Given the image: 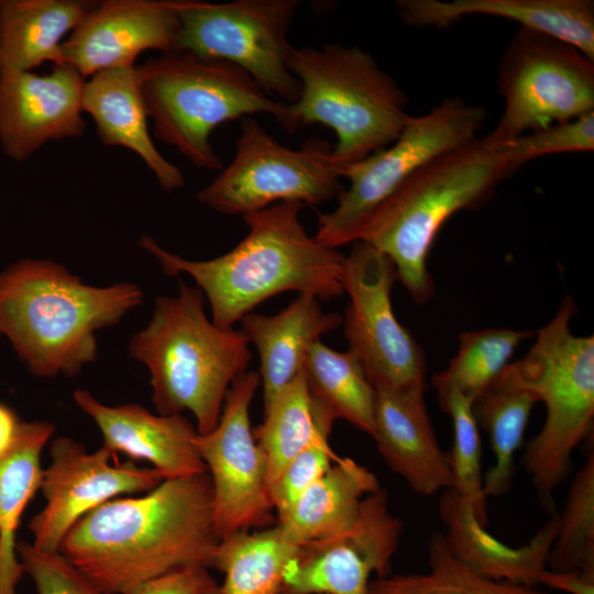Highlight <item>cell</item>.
<instances>
[{
	"instance_id": "cell-7",
	"label": "cell",
	"mask_w": 594,
	"mask_h": 594,
	"mask_svg": "<svg viewBox=\"0 0 594 594\" xmlns=\"http://www.w3.org/2000/svg\"><path fill=\"white\" fill-rule=\"evenodd\" d=\"M287 64L301 87L289 103L297 130L312 123L332 129V156L341 168L389 145L410 116L405 92L361 47L293 46Z\"/></svg>"
},
{
	"instance_id": "cell-18",
	"label": "cell",
	"mask_w": 594,
	"mask_h": 594,
	"mask_svg": "<svg viewBox=\"0 0 594 594\" xmlns=\"http://www.w3.org/2000/svg\"><path fill=\"white\" fill-rule=\"evenodd\" d=\"M177 32L172 0L95 2L63 43L64 64L85 79L102 70L135 66L145 51L173 52Z\"/></svg>"
},
{
	"instance_id": "cell-12",
	"label": "cell",
	"mask_w": 594,
	"mask_h": 594,
	"mask_svg": "<svg viewBox=\"0 0 594 594\" xmlns=\"http://www.w3.org/2000/svg\"><path fill=\"white\" fill-rule=\"evenodd\" d=\"M497 81L504 111L485 136L494 145L594 111V61L539 32L519 28L503 53Z\"/></svg>"
},
{
	"instance_id": "cell-29",
	"label": "cell",
	"mask_w": 594,
	"mask_h": 594,
	"mask_svg": "<svg viewBox=\"0 0 594 594\" xmlns=\"http://www.w3.org/2000/svg\"><path fill=\"white\" fill-rule=\"evenodd\" d=\"M336 419L311 398L302 370L264 406V420L253 432L266 460L267 484Z\"/></svg>"
},
{
	"instance_id": "cell-4",
	"label": "cell",
	"mask_w": 594,
	"mask_h": 594,
	"mask_svg": "<svg viewBox=\"0 0 594 594\" xmlns=\"http://www.w3.org/2000/svg\"><path fill=\"white\" fill-rule=\"evenodd\" d=\"M249 344L242 330L209 320L200 289L179 280L175 296L156 298L152 319L131 338L129 351L150 371L157 414L189 411L202 435L216 427L231 384L246 372Z\"/></svg>"
},
{
	"instance_id": "cell-35",
	"label": "cell",
	"mask_w": 594,
	"mask_h": 594,
	"mask_svg": "<svg viewBox=\"0 0 594 594\" xmlns=\"http://www.w3.org/2000/svg\"><path fill=\"white\" fill-rule=\"evenodd\" d=\"M439 405L451 417L453 425V446L447 453L453 479L451 488L469 505L476 520L486 527L487 496L483 486L481 438L473 402L451 393L439 398Z\"/></svg>"
},
{
	"instance_id": "cell-15",
	"label": "cell",
	"mask_w": 594,
	"mask_h": 594,
	"mask_svg": "<svg viewBox=\"0 0 594 594\" xmlns=\"http://www.w3.org/2000/svg\"><path fill=\"white\" fill-rule=\"evenodd\" d=\"M40 486L45 506L28 525L31 543L44 552H58L70 528L100 505L121 495L147 493L165 480L152 466L111 462L114 454L103 446L90 453L68 437L55 438Z\"/></svg>"
},
{
	"instance_id": "cell-34",
	"label": "cell",
	"mask_w": 594,
	"mask_h": 594,
	"mask_svg": "<svg viewBox=\"0 0 594 594\" xmlns=\"http://www.w3.org/2000/svg\"><path fill=\"white\" fill-rule=\"evenodd\" d=\"M547 564L552 571H594L593 449L572 480Z\"/></svg>"
},
{
	"instance_id": "cell-13",
	"label": "cell",
	"mask_w": 594,
	"mask_h": 594,
	"mask_svg": "<svg viewBox=\"0 0 594 594\" xmlns=\"http://www.w3.org/2000/svg\"><path fill=\"white\" fill-rule=\"evenodd\" d=\"M398 279L393 262L370 244L356 241L344 262L343 290L349 296L344 336L373 387L387 386L425 395L426 358L397 320L391 300Z\"/></svg>"
},
{
	"instance_id": "cell-31",
	"label": "cell",
	"mask_w": 594,
	"mask_h": 594,
	"mask_svg": "<svg viewBox=\"0 0 594 594\" xmlns=\"http://www.w3.org/2000/svg\"><path fill=\"white\" fill-rule=\"evenodd\" d=\"M304 372L320 408L372 436L374 387L352 352H339L317 341L307 353Z\"/></svg>"
},
{
	"instance_id": "cell-33",
	"label": "cell",
	"mask_w": 594,
	"mask_h": 594,
	"mask_svg": "<svg viewBox=\"0 0 594 594\" xmlns=\"http://www.w3.org/2000/svg\"><path fill=\"white\" fill-rule=\"evenodd\" d=\"M528 330L482 329L462 332L448 366L432 376L438 399L457 393L473 403L509 364Z\"/></svg>"
},
{
	"instance_id": "cell-1",
	"label": "cell",
	"mask_w": 594,
	"mask_h": 594,
	"mask_svg": "<svg viewBox=\"0 0 594 594\" xmlns=\"http://www.w3.org/2000/svg\"><path fill=\"white\" fill-rule=\"evenodd\" d=\"M219 541L204 472L100 505L70 528L58 552L101 594H130L178 566L212 568Z\"/></svg>"
},
{
	"instance_id": "cell-37",
	"label": "cell",
	"mask_w": 594,
	"mask_h": 594,
	"mask_svg": "<svg viewBox=\"0 0 594 594\" xmlns=\"http://www.w3.org/2000/svg\"><path fill=\"white\" fill-rule=\"evenodd\" d=\"M330 431L321 432L294 457L270 485L268 494L276 522L283 519L299 497L332 466L339 457L329 444Z\"/></svg>"
},
{
	"instance_id": "cell-14",
	"label": "cell",
	"mask_w": 594,
	"mask_h": 594,
	"mask_svg": "<svg viewBox=\"0 0 594 594\" xmlns=\"http://www.w3.org/2000/svg\"><path fill=\"white\" fill-rule=\"evenodd\" d=\"M258 386L257 372L237 377L226 395L216 427L196 438L211 482L215 528L220 540L274 524L266 460L250 420L251 403Z\"/></svg>"
},
{
	"instance_id": "cell-36",
	"label": "cell",
	"mask_w": 594,
	"mask_h": 594,
	"mask_svg": "<svg viewBox=\"0 0 594 594\" xmlns=\"http://www.w3.org/2000/svg\"><path fill=\"white\" fill-rule=\"evenodd\" d=\"M497 145L505 152L510 174L525 163L544 155L592 152L594 150V111L528 132Z\"/></svg>"
},
{
	"instance_id": "cell-6",
	"label": "cell",
	"mask_w": 594,
	"mask_h": 594,
	"mask_svg": "<svg viewBox=\"0 0 594 594\" xmlns=\"http://www.w3.org/2000/svg\"><path fill=\"white\" fill-rule=\"evenodd\" d=\"M136 69L155 138L199 168H223L210 136L224 122L266 113L286 132L297 130L289 103L271 98L244 70L230 63L169 52Z\"/></svg>"
},
{
	"instance_id": "cell-39",
	"label": "cell",
	"mask_w": 594,
	"mask_h": 594,
	"mask_svg": "<svg viewBox=\"0 0 594 594\" xmlns=\"http://www.w3.org/2000/svg\"><path fill=\"white\" fill-rule=\"evenodd\" d=\"M130 594H221V588L209 568L188 564L145 582Z\"/></svg>"
},
{
	"instance_id": "cell-17",
	"label": "cell",
	"mask_w": 594,
	"mask_h": 594,
	"mask_svg": "<svg viewBox=\"0 0 594 594\" xmlns=\"http://www.w3.org/2000/svg\"><path fill=\"white\" fill-rule=\"evenodd\" d=\"M86 79L70 65L50 73L0 72V148L23 163L45 143L80 138L86 131Z\"/></svg>"
},
{
	"instance_id": "cell-40",
	"label": "cell",
	"mask_w": 594,
	"mask_h": 594,
	"mask_svg": "<svg viewBox=\"0 0 594 594\" xmlns=\"http://www.w3.org/2000/svg\"><path fill=\"white\" fill-rule=\"evenodd\" d=\"M539 584L569 594H594V571H552L544 570Z\"/></svg>"
},
{
	"instance_id": "cell-2",
	"label": "cell",
	"mask_w": 594,
	"mask_h": 594,
	"mask_svg": "<svg viewBox=\"0 0 594 594\" xmlns=\"http://www.w3.org/2000/svg\"><path fill=\"white\" fill-rule=\"evenodd\" d=\"M305 207L283 201L243 216L245 238L229 252L193 261L163 249L144 234L139 245L169 276L189 275L209 301L211 321L223 329L264 300L284 292L329 300L344 294L345 256L307 233L300 221Z\"/></svg>"
},
{
	"instance_id": "cell-22",
	"label": "cell",
	"mask_w": 594,
	"mask_h": 594,
	"mask_svg": "<svg viewBox=\"0 0 594 594\" xmlns=\"http://www.w3.org/2000/svg\"><path fill=\"white\" fill-rule=\"evenodd\" d=\"M82 110L94 119L105 145L136 154L165 191L184 187L183 172L161 154L151 138L136 66L102 70L86 80Z\"/></svg>"
},
{
	"instance_id": "cell-20",
	"label": "cell",
	"mask_w": 594,
	"mask_h": 594,
	"mask_svg": "<svg viewBox=\"0 0 594 594\" xmlns=\"http://www.w3.org/2000/svg\"><path fill=\"white\" fill-rule=\"evenodd\" d=\"M372 438L386 464L417 494L431 496L451 488L447 453L435 435L425 395L374 387Z\"/></svg>"
},
{
	"instance_id": "cell-30",
	"label": "cell",
	"mask_w": 594,
	"mask_h": 594,
	"mask_svg": "<svg viewBox=\"0 0 594 594\" xmlns=\"http://www.w3.org/2000/svg\"><path fill=\"white\" fill-rule=\"evenodd\" d=\"M298 548L277 524L222 538L212 566L224 576L221 594H279L286 568Z\"/></svg>"
},
{
	"instance_id": "cell-21",
	"label": "cell",
	"mask_w": 594,
	"mask_h": 594,
	"mask_svg": "<svg viewBox=\"0 0 594 594\" xmlns=\"http://www.w3.org/2000/svg\"><path fill=\"white\" fill-rule=\"evenodd\" d=\"M402 19L415 26L444 28L470 15L516 21L520 28L568 43L594 61L591 0H399Z\"/></svg>"
},
{
	"instance_id": "cell-38",
	"label": "cell",
	"mask_w": 594,
	"mask_h": 594,
	"mask_svg": "<svg viewBox=\"0 0 594 594\" xmlns=\"http://www.w3.org/2000/svg\"><path fill=\"white\" fill-rule=\"evenodd\" d=\"M16 552L37 594H101L95 584L59 552H44L26 541Z\"/></svg>"
},
{
	"instance_id": "cell-24",
	"label": "cell",
	"mask_w": 594,
	"mask_h": 594,
	"mask_svg": "<svg viewBox=\"0 0 594 594\" xmlns=\"http://www.w3.org/2000/svg\"><path fill=\"white\" fill-rule=\"evenodd\" d=\"M342 321L305 294L276 315L249 312L241 319L243 333L258 352L264 406L299 374L310 346Z\"/></svg>"
},
{
	"instance_id": "cell-32",
	"label": "cell",
	"mask_w": 594,
	"mask_h": 594,
	"mask_svg": "<svg viewBox=\"0 0 594 594\" xmlns=\"http://www.w3.org/2000/svg\"><path fill=\"white\" fill-rule=\"evenodd\" d=\"M367 594H551L479 574L453 556L443 531L428 541V570L422 573L389 574L371 580Z\"/></svg>"
},
{
	"instance_id": "cell-16",
	"label": "cell",
	"mask_w": 594,
	"mask_h": 594,
	"mask_svg": "<svg viewBox=\"0 0 594 594\" xmlns=\"http://www.w3.org/2000/svg\"><path fill=\"white\" fill-rule=\"evenodd\" d=\"M404 530L384 488L367 495L354 525L305 543L288 563L279 594H367L371 575L392 574Z\"/></svg>"
},
{
	"instance_id": "cell-19",
	"label": "cell",
	"mask_w": 594,
	"mask_h": 594,
	"mask_svg": "<svg viewBox=\"0 0 594 594\" xmlns=\"http://www.w3.org/2000/svg\"><path fill=\"white\" fill-rule=\"evenodd\" d=\"M73 397L114 455L146 461L165 480L207 472L196 446L198 431L184 415L152 414L138 404L108 406L86 389H76Z\"/></svg>"
},
{
	"instance_id": "cell-9",
	"label": "cell",
	"mask_w": 594,
	"mask_h": 594,
	"mask_svg": "<svg viewBox=\"0 0 594 594\" xmlns=\"http://www.w3.org/2000/svg\"><path fill=\"white\" fill-rule=\"evenodd\" d=\"M485 118V109L460 98L409 116L389 145L342 168L350 186L331 212L319 215L315 239L333 249L356 242L370 216L395 189L428 162L476 139Z\"/></svg>"
},
{
	"instance_id": "cell-28",
	"label": "cell",
	"mask_w": 594,
	"mask_h": 594,
	"mask_svg": "<svg viewBox=\"0 0 594 594\" xmlns=\"http://www.w3.org/2000/svg\"><path fill=\"white\" fill-rule=\"evenodd\" d=\"M537 396L518 384L504 369L473 403V413L490 437L494 465L483 476L485 495L499 497L509 492L514 458L520 447Z\"/></svg>"
},
{
	"instance_id": "cell-8",
	"label": "cell",
	"mask_w": 594,
	"mask_h": 594,
	"mask_svg": "<svg viewBox=\"0 0 594 594\" xmlns=\"http://www.w3.org/2000/svg\"><path fill=\"white\" fill-rule=\"evenodd\" d=\"M574 312L568 296L529 351L505 367L546 408L541 430L527 444L524 466L550 516L557 514L553 495L571 472L572 454L593 430L594 337L572 333Z\"/></svg>"
},
{
	"instance_id": "cell-25",
	"label": "cell",
	"mask_w": 594,
	"mask_h": 594,
	"mask_svg": "<svg viewBox=\"0 0 594 594\" xmlns=\"http://www.w3.org/2000/svg\"><path fill=\"white\" fill-rule=\"evenodd\" d=\"M95 2L80 0H2L0 72H32L64 64L62 45Z\"/></svg>"
},
{
	"instance_id": "cell-11",
	"label": "cell",
	"mask_w": 594,
	"mask_h": 594,
	"mask_svg": "<svg viewBox=\"0 0 594 594\" xmlns=\"http://www.w3.org/2000/svg\"><path fill=\"white\" fill-rule=\"evenodd\" d=\"M341 172L327 141L308 139L293 150L245 117L233 160L196 199L213 211L241 217L283 201L317 206L343 190Z\"/></svg>"
},
{
	"instance_id": "cell-23",
	"label": "cell",
	"mask_w": 594,
	"mask_h": 594,
	"mask_svg": "<svg viewBox=\"0 0 594 594\" xmlns=\"http://www.w3.org/2000/svg\"><path fill=\"white\" fill-rule=\"evenodd\" d=\"M439 515L449 549L468 568L494 580L539 585L558 532V514L520 547H510L491 535L453 488L442 492Z\"/></svg>"
},
{
	"instance_id": "cell-27",
	"label": "cell",
	"mask_w": 594,
	"mask_h": 594,
	"mask_svg": "<svg viewBox=\"0 0 594 594\" xmlns=\"http://www.w3.org/2000/svg\"><path fill=\"white\" fill-rule=\"evenodd\" d=\"M54 431L48 421L22 422L15 443L0 459V594H16L25 573L16 552V530L40 490L41 454Z\"/></svg>"
},
{
	"instance_id": "cell-41",
	"label": "cell",
	"mask_w": 594,
	"mask_h": 594,
	"mask_svg": "<svg viewBox=\"0 0 594 594\" xmlns=\"http://www.w3.org/2000/svg\"><path fill=\"white\" fill-rule=\"evenodd\" d=\"M22 421L7 405L0 403V459L4 457L16 441Z\"/></svg>"
},
{
	"instance_id": "cell-42",
	"label": "cell",
	"mask_w": 594,
	"mask_h": 594,
	"mask_svg": "<svg viewBox=\"0 0 594 594\" xmlns=\"http://www.w3.org/2000/svg\"><path fill=\"white\" fill-rule=\"evenodd\" d=\"M2 0H0V11H1Z\"/></svg>"
},
{
	"instance_id": "cell-3",
	"label": "cell",
	"mask_w": 594,
	"mask_h": 594,
	"mask_svg": "<svg viewBox=\"0 0 594 594\" xmlns=\"http://www.w3.org/2000/svg\"><path fill=\"white\" fill-rule=\"evenodd\" d=\"M142 298L131 283L90 286L53 261L22 260L0 273V334L35 376H74L95 360L96 332Z\"/></svg>"
},
{
	"instance_id": "cell-26",
	"label": "cell",
	"mask_w": 594,
	"mask_h": 594,
	"mask_svg": "<svg viewBox=\"0 0 594 594\" xmlns=\"http://www.w3.org/2000/svg\"><path fill=\"white\" fill-rule=\"evenodd\" d=\"M380 488L369 468L352 458H338L276 524L297 547L341 534L356 521L363 499Z\"/></svg>"
},
{
	"instance_id": "cell-10",
	"label": "cell",
	"mask_w": 594,
	"mask_h": 594,
	"mask_svg": "<svg viewBox=\"0 0 594 594\" xmlns=\"http://www.w3.org/2000/svg\"><path fill=\"white\" fill-rule=\"evenodd\" d=\"M178 19L173 52L227 62L244 70L265 92L295 103L301 92L288 69V32L298 0H172Z\"/></svg>"
},
{
	"instance_id": "cell-5",
	"label": "cell",
	"mask_w": 594,
	"mask_h": 594,
	"mask_svg": "<svg viewBox=\"0 0 594 594\" xmlns=\"http://www.w3.org/2000/svg\"><path fill=\"white\" fill-rule=\"evenodd\" d=\"M508 176L503 148L476 138L409 176L370 216L358 241L385 254L422 305L433 296L427 261L440 229L454 213L483 205Z\"/></svg>"
}]
</instances>
